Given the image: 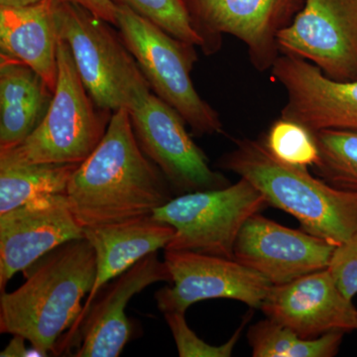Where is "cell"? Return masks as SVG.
<instances>
[{
	"mask_svg": "<svg viewBox=\"0 0 357 357\" xmlns=\"http://www.w3.org/2000/svg\"><path fill=\"white\" fill-rule=\"evenodd\" d=\"M58 79L39 126L23 142L0 150V166L83 163L107 132L112 115L84 88L72 52L59 36Z\"/></svg>",
	"mask_w": 357,
	"mask_h": 357,
	"instance_id": "cell-4",
	"label": "cell"
},
{
	"mask_svg": "<svg viewBox=\"0 0 357 357\" xmlns=\"http://www.w3.org/2000/svg\"><path fill=\"white\" fill-rule=\"evenodd\" d=\"M170 271L157 252L143 258L100 291L77 328L72 347L76 357H117L133 337L126 317L128 303L158 282H170Z\"/></svg>",
	"mask_w": 357,
	"mask_h": 357,
	"instance_id": "cell-15",
	"label": "cell"
},
{
	"mask_svg": "<svg viewBox=\"0 0 357 357\" xmlns=\"http://www.w3.org/2000/svg\"><path fill=\"white\" fill-rule=\"evenodd\" d=\"M356 331H357V325H356Z\"/></svg>",
	"mask_w": 357,
	"mask_h": 357,
	"instance_id": "cell-30",
	"label": "cell"
},
{
	"mask_svg": "<svg viewBox=\"0 0 357 357\" xmlns=\"http://www.w3.org/2000/svg\"><path fill=\"white\" fill-rule=\"evenodd\" d=\"M335 248L302 229H290L258 213L239 232L234 259L272 285H283L328 268Z\"/></svg>",
	"mask_w": 357,
	"mask_h": 357,
	"instance_id": "cell-12",
	"label": "cell"
},
{
	"mask_svg": "<svg viewBox=\"0 0 357 357\" xmlns=\"http://www.w3.org/2000/svg\"><path fill=\"white\" fill-rule=\"evenodd\" d=\"M27 340L20 335H13L9 344L6 349L1 351V357H31V356H45L41 351L35 347H26Z\"/></svg>",
	"mask_w": 357,
	"mask_h": 357,
	"instance_id": "cell-28",
	"label": "cell"
},
{
	"mask_svg": "<svg viewBox=\"0 0 357 357\" xmlns=\"http://www.w3.org/2000/svg\"><path fill=\"white\" fill-rule=\"evenodd\" d=\"M281 54L304 59L335 81H357V0H305L278 35Z\"/></svg>",
	"mask_w": 357,
	"mask_h": 357,
	"instance_id": "cell-11",
	"label": "cell"
},
{
	"mask_svg": "<svg viewBox=\"0 0 357 357\" xmlns=\"http://www.w3.org/2000/svg\"><path fill=\"white\" fill-rule=\"evenodd\" d=\"M260 310L267 319L309 340L356 331L357 309L328 268L272 286Z\"/></svg>",
	"mask_w": 357,
	"mask_h": 357,
	"instance_id": "cell-16",
	"label": "cell"
},
{
	"mask_svg": "<svg viewBox=\"0 0 357 357\" xmlns=\"http://www.w3.org/2000/svg\"><path fill=\"white\" fill-rule=\"evenodd\" d=\"M174 236L175 229L173 227L155 220L152 215L84 227V237L93 246L96 253L95 283L84 304L79 321L59 344L60 354L72 349L77 328L100 291L143 258L157 252L159 249H166Z\"/></svg>",
	"mask_w": 357,
	"mask_h": 357,
	"instance_id": "cell-17",
	"label": "cell"
},
{
	"mask_svg": "<svg viewBox=\"0 0 357 357\" xmlns=\"http://www.w3.org/2000/svg\"><path fill=\"white\" fill-rule=\"evenodd\" d=\"M206 54L220 49L223 34L241 40L256 70H271L281 55L278 35L304 7L305 0H185Z\"/></svg>",
	"mask_w": 357,
	"mask_h": 357,
	"instance_id": "cell-8",
	"label": "cell"
},
{
	"mask_svg": "<svg viewBox=\"0 0 357 357\" xmlns=\"http://www.w3.org/2000/svg\"><path fill=\"white\" fill-rule=\"evenodd\" d=\"M271 74L287 96L281 117L302 124L312 133L357 131V81H335L317 66L288 54H281L275 61Z\"/></svg>",
	"mask_w": 357,
	"mask_h": 357,
	"instance_id": "cell-13",
	"label": "cell"
},
{
	"mask_svg": "<svg viewBox=\"0 0 357 357\" xmlns=\"http://www.w3.org/2000/svg\"><path fill=\"white\" fill-rule=\"evenodd\" d=\"M345 297L357 295V231L337 246L328 268Z\"/></svg>",
	"mask_w": 357,
	"mask_h": 357,
	"instance_id": "cell-26",
	"label": "cell"
},
{
	"mask_svg": "<svg viewBox=\"0 0 357 357\" xmlns=\"http://www.w3.org/2000/svg\"><path fill=\"white\" fill-rule=\"evenodd\" d=\"M115 4L129 7L134 13L151 21L164 31L181 41L201 47L206 42L192 23L185 0H112Z\"/></svg>",
	"mask_w": 357,
	"mask_h": 357,
	"instance_id": "cell-24",
	"label": "cell"
},
{
	"mask_svg": "<svg viewBox=\"0 0 357 357\" xmlns=\"http://www.w3.org/2000/svg\"><path fill=\"white\" fill-rule=\"evenodd\" d=\"M268 206L264 195L241 178L222 189L178 195L152 217L175 229L168 250L234 259V245L244 223Z\"/></svg>",
	"mask_w": 357,
	"mask_h": 357,
	"instance_id": "cell-7",
	"label": "cell"
},
{
	"mask_svg": "<svg viewBox=\"0 0 357 357\" xmlns=\"http://www.w3.org/2000/svg\"><path fill=\"white\" fill-rule=\"evenodd\" d=\"M66 194L49 195L0 215V292L7 283L53 249L83 238Z\"/></svg>",
	"mask_w": 357,
	"mask_h": 357,
	"instance_id": "cell-14",
	"label": "cell"
},
{
	"mask_svg": "<svg viewBox=\"0 0 357 357\" xmlns=\"http://www.w3.org/2000/svg\"><path fill=\"white\" fill-rule=\"evenodd\" d=\"M319 160L318 177L340 189L357 192V131L321 130L314 132Z\"/></svg>",
	"mask_w": 357,
	"mask_h": 357,
	"instance_id": "cell-22",
	"label": "cell"
},
{
	"mask_svg": "<svg viewBox=\"0 0 357 357\" xmlns=\"http://www.w3.org/2000/svg\"><path fill=\"white\" fill-rule=\"evenodd\" d=\"M218 166L246 178L268 204L285 211L301 229L338 246L357 231V192L340 189L316 178L307 168L274 158L262 139H237Z\"/></svg>",
	"mask_w": 357,
	"mask_h": 357,
	"instance_id": "cell-3",
	"label": "cell"
},
{
	"mask_svg": "<svg viewBox=\"0 0 357 357\" xmlns=\"http://www.w3.org/2000/svg\"><path fill=\"white\" fill-rule=\"evenodd\" d=\"M44 0H0V6L23 7L40 3Z\"/></svg>",
	"mask_w": 357,
	"mask_h": 357,
	"instance_id": "cell-29",
	"label": "cell"
},
{
	"mask_svg": "<svg viewBox=\"0 0 357 357\" xmlns=\"http://www.w3.org/2000/svg\"><path fill=\"white\" fill-rule=\"evenodd\" d=\"M58 42L56 0L0 6V60L31 68L53 93L58 79Z\"/></svg>",
	"mask_w": 357,
	"mask_h": 357,
	"instance_id": "cell-18",
	"label": "cell"
},
{
	"mask_svg": "<svg viewBox=\"0 0 357 357\" xmlns=\"http://www.w3.org/2000/svg\"><path fill=\"white\" fill-rule=\"evenodd\" d=\"M53 91L24 64L0 60V150L23 142L39 126Z\"/></svg>",
	"mask_w": 357,
	"mask_h": 357,
	"instance_id": "cell-19",
	"label": "cell"
},
{
	"mask_svg": "<svg viewBox=\"0 0 357 357\" xmlns=\"http://www.w3.org/2000/svg\"><path fill=\"white\" fill-rule=\"evenodd\" d=\"M252 314H248L243 319L241 326L237 328L229 342L222 345L206 344L199 338L196 333L190 328L185 321V314L172 312L164 314L167 325L170 328L171 333L175 340L178 356L180 357H229L231 356L237 342L241 338V333Z\"/></svg>",
	"mask_w": 357,
	"mask_h": 357,
	"instance_id": "cell-25",
	"label": "cell"
},
{
	"mask_svg": "<svg viewBox=\"0 0 357 357\" xmlns=\"http://www.w3.org/2000/svg\"><path fill=\"white\" fill-rule=\"evenodd\" d=\"M270 154L287 165L309 168L318 164L319 149L314 134L291 119H276L261 138Z\"/></svg>",
	"mask_w": 357,
	"mask_h": 357,
	"instance_id": "cell-23",
	"label": "cell"
},
{
	"mask_svg": "<svg viewBox=\"0 0 357 357\" xmlns=\"http://www.w3.org/2000/svg\"><path fill=\"white\" fill-rule=\"evenodd\" d=\"M84 227L148 217L174 198L165 176L141 150L130 112H114L107 132L79 164L66 192Z\"/></svg>",
	"mask_w": 357,
	"mask_h": 357,
	"instance_id": "cell-1",
	"label": "cell"
},
{
	"mask_svg": "<svg viewBox=\"0 0 357 357\" xmlns=\"http://www.w3.org/2000/svg\"><path fill=\"white\" fill-rule=\"evenodd\" d=\"M344 333H328L309 340L266 318L250 326L248 340L253 357H333L340 351Z\"/></svg>",
	"mask_w": 357,
	"mask_h": 357,
	"instance_id": "cell-21",
	"label": "cell"
},
{
	"mask_svg": "<svg viewBox=\"0 0 357 357\" xmlns=\"http://www.w3.org/2000/svg\"><path fill=\"white\" fill-rule=\"evenodd\" d=\"M77 164L0 166V215L49 195L66 194Z\"/></svg>",
	"mask_w": 357,
	"mask_h": 357,
	"instance_id": "cell-20",
	"label": "cell"
},
{
	"mask_svg": "<svg viewBox=\"0 0 357 357\" xmlns=\"http://www.w3.org/2000/svg\"><path fill=\"white\" fill-rule=\"evenodd\" d=\"M164 261L172 285L155 293L162 314H185L201 301L230 299L260 309L272 284L234 259L188 250L165 249Z\"/></svg>",
	"mask_w": 357,
	"mask_h": 357,
	"instance_id": "cell-10",
	"label": "cell"
},
{
	"mask_svg": "<svg viewBox=\"0 0 357 357\" xmlns=\"http://www.w3.org/2000/svg\"><path fill=\"white\" fill-rule=\"evenodd\" d=\"M130 112L138 144L165 176L174 194L222 189L230 185L213 171L203 150L185 129V121L172 107L149 93Z\"/></svg>",
	"mask_w": 357,
	"mask_h": 357,
	"instance_id": "cell-9",
	"label": "cell"
},
{
	"mask_svg": "<svg viewBox=\"0 0 357 357\" xmlns=\"http://www.w3.org/2000/svg\"><path fill=\"white\" fill-rule=\"evenodd\" d=\"M22 272L24 283L0 296V333L20 335L48 356L81 317L95 283V250L84 237L74 239Z\"/></svg>",
	"mask_w": 357,
	"mask_h": 357,
	"instance_id": "cell-2",
	"label": "cell"
},
{
	"mask_svg": "<svg viewBox=\"0 0 357 357\" xmlns=\"http://www.w3.org/2000/svg\"><path fill=\"white\" fill-rule=\"evenodd\" d=\"M116 6L119 35L156 96L177 110L195 135L222 133L220 114L192 84L196 46L175 38L129 7Z\"/></svg>",
	"mask_w": 357,
	"mask_h": 357,
	"instance_id": "cell-6",
	"label": "cell"
},
{
	"mask_svg": "<svg viewBox=\"0 0 357 357\" xmlns=\"http://www.w3.org/2000/svg\"><path fill=\"white\" fill-rule=\"evenodd\" d=\"M60 38L72 52L84 88L105 112L131 110L151 91L130 52L105 22L84 7L56 0Z\"/></svg>",
	"mask_w": 357,
	"mask_h": 357,
	"instance_id": "cell-5",
	"label": "cell"
},
{
	"mask_svg": "<svg viewBox=\"0 0 357 357\" xmlns=\"http://www.w3.org/2000/svg\"><path fill=\"white\" fill-rule=\"evenodd\" d=\"M84 7L96 17L116 26L117 6L112 0H60Z\"/></svg>",
	"mask_w": 357,
	"mask_h": 357,
	"instance_id": "cell-27",
	"label": "cell"
}]
</instances>
